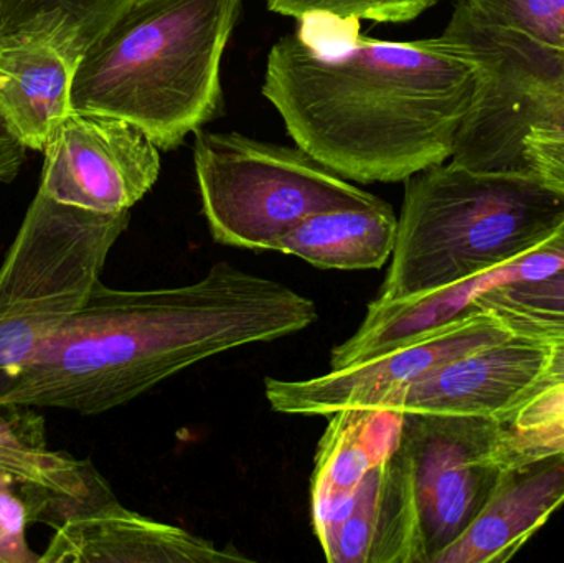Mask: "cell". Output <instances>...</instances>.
<instances>
[{
  "instance_id": "obj_16",
  "label": "cell",
  "mask_w": 564,
  "mask_h": 563,
  "mask_svg": "<svg viewBox=\"0 0 564 563\" xmlns=\"http://www.w3.org/2000/svg\"><path fill=\"white\" fill-rule=\"evenodd\" d=\"M564 502V453L502 469L476 521L434 563L509 562Z\"/></svg>"
},
{
  "instance_id": "obj_24",
  "label": "cell",
  "mask_w": 564,
  "mask_h": 563,
  "mask_svg": "<svg viewBox=\"0 0 564 563\" xmlns=\"http://www.w3.org/2000/svg\"><path fill=\"white\" fill-rule=\"evenodd\" d=\"M564 228V224H563ZM474 306L490 313L564 314V268L542 280L519 281L482 294Z\"/></svg>"
},
{
  "instance_id": "obj_14",
  "label": "cell",
  "mask_w": 564,
  "mask_h": 563,
  "mask_svg": "<svg viewBox=\"0 0 564 563\" xmlns=\"http://www.w3.org/2000/svg\"><path fill=\"white\" fill-rule=\"evenodd\" d=\"M317 539L332 563H424L410 465L400 445L371 468L344 515Z\"/></svg>"
},
{
  "instance_id": "obj_11",
  "label": "cell",
  "mask_w": 564,
  "mask_h": 563,
  "mask_svg": "<svg viewBox=\"0 0 564 563\" xmlns=\"http://www.w3.org/2000/svg\"><path fill=\"white\" fill-rule=\"evenodd\" d=\"M549 356L550 343L512 334L387 393L371 409L484 416L502 423L532 389Z\"/></svg>"
},
{
  "instance_id": "obj_1",
  "label": "cell",
  "mask_w": 564,
  "mask_h": 563,
  "mask_svg": "<svg viewBox=\"0 0 564 563\" xmlns=\"http://www.w3.org/2000/svg\"><path fill=\"white\" fill-rule=\"evenodd\" d=\"M489 72L449 36L387 42L301 25L268 53L263 95L292 141L347 181L406 182L449 161Z\"/></svg>"
},
{
  "instance_id": "obj_26",
  "label": "cell",
  "mask_w": 564,
  "mask_h": 563,
  "mask_svg": "<svg viewBox=\"0 0 564 563\" xmlns=\"http://www.w3.org/2000/svg\"><path fill=\"white\" fill-rule=\"evenodd\" d=\"M523 159L529 171L564 194L563 136L527 134L523 138Z\"/></svg>"
},
{
  "instance_id": "obj_19",
  "label": "cell",
  "mask_w": 564,
  "mask_h": 563,
  "mask_svg": "<svg viewBox=\"0 0 564 563\" xmlns=\"http://www.w3.org/2000/svg\"><path fill=\"white\" fill-rule=\"evenodd\" d=\"M398 217L384 201L318 212L292 228L276 251L324 270H380L394 251Z\"/></svg>"
},
{
  "instance_id": "obj_9",
  "label": "cell",
  "mask_w": 564,
  "mask_h": 563,
  "mask_svg": "<svg viewBox=\"0 0 564 563\" xmlns=\"http://www.w3.org/2000/svg\"><path fill=\"white\" fill-rule=\"evenodd\" d=\"M512 334L499 316L477 310L397 349L325 376L305 380L268 377L264 390L271 409L285 415L328 416L338 410L371 409L387 393Z\"/></svg>"
},
{
  "instance_id": "obj_27",
  "label": "cell",
  "mask_w": 564,
  "mask_h": 563,
  "mask_svg": "<svg viewBox=\"0 0 564 563\" xmlns=\"http://www.w3.org/2000/svg\"><path fill=\"white\" fill-rule=\"evenodd\" d=\"M494 314L499 316L513 334L545 340V343L564 340V314L509 313V311Z\"/></svg>"
},
{
  "instance_id": "obj_21",
  "label": "cell",
  "mask_w": 564,
  "mask_h": 563,
  "mask_svg": "<svg viewBox=\"0 0 564 563\" xmlns=\"http://www.w3.org/2000/svg\"><path fill=\"white\" fill-rule=\"evenodd\" d=\"M129 2L131 0H0V36L48 33L85 55Z\"/></svg>"
},
{
  "instance_id": "obj_28",
  "label": "cell",
  "mask_w": 564,
  "mask_h": 563,
  "mask_svg": "<svg viewBox=\"0 0 564 563\" xmlns=\"http://www.w3.org/2000/svg\"><path fill=\"white\" fill-rule=\"evenodd\" d=\"M29 149L12 134L0 115V182L10 184L15 181L26 159Z\"/></svg>"
},
{
  "instance_id": "obj_7",
  "label": "cell",
  "mask_w": 564,
  "mask_h": 563,
  "mask_svg": "<svg viewBox=\"0 0 564 563\" xmlns=\"http://www.w3.org/2000/svg\"><path fill=\"white\" fill-rule=\"evenodd\" d=\"M496 419L403 413L400 448L410 465L424 563L453 545L476 521L502 475Z\"/></svg>"
},
{
  "instance_id": "obj_29",
  "label": "cell",
  "mask_w": 564,
  "mask_h": 563,
  "mask_svg": "<svg viewBox=\"0 0 564 563\" xmlns=\"http://www.w3.org/2000/svg\"><path fill=\"white\" fill-rule=\"evenodd\" d=\"M558 386H564V340L550 343L549 360H546L545 367H543L542 373H540L539 379L533 383L532 389L523 397L520 405H523L527 400L539 396V393L546 392V390ZM519 407H517V409H519ZM516 410H513V412H516ZM512 413H510V415H512ZM509 416H507V419H509ZM506 420H503V422H506Z\"/></svg>"
},
{
  "instance_id": "obj_18",
  "label": "cell",
  "mask_w": 564,
  "mask_h": 563,
  "mask_svg": "<svg viewBox=\"0 0 564 563\" xmlns=\"http://www.w3.org/2000/svg\"><path fill=\"white\" fill-rule=\"evenodd\" d=\"M328 419L312 475V519L317 535L344 515L371 468L398 448L403 413L345 409Z\"/></svg>"
},
{
  "instance_id": "obj_4",
  "label": "cell",
  "mask_w": 564,
  "mask_h": 563,
  "mask_svg": "<svg viewBox=\"0 0 564 563\" xmlns=\"http://www.w3.org/2000/svg\"><path fill=\"white\" fill-rule=\"evenodd\" d=\"M564 224V194L532 171L443 162L408 178L377 300L443 290L542 247Z\"/></svg>"
},
{
  "instance_id": "obj_13",
  "label": "cell",
  "mask_w": 564,
  "mask_h": 563,
  "mask_svg": "<svg viewBox=\"0 0 564 563\" xmlns=\"http://www.w3.org/2000/svg\"><path fill=\"white\" fill-rule=\"evenodd\" d=\"M40 562L221 563L251 559L237 549L218 548L178 526L129 511L116 498L56 528Z\"/></svg>"
},
{
  "instance_id": "obj_5",
  "label": "cell",
  "mask_w": 564,
  "mask_h": 563,
  "mask_svg": "<svg viewBox=\"0 0 564 563\" xmlns=\"http://www.w3.org/2000/svg\"><path fill=\"white\" fill-rule=\"evenodd\" d=\"M131 210H86L36 191L0 264V373L22 372L101 281Z\"/></svg>"
},
{
  "instance_id": "obj_30",
  "label": "cell",
  "mask_w": 564,
  "mask_h": 563,
  "mask_svg": "<svg viewBox=\"0 0 564 563\" xmlns=\"http://www.w3.org/2000/svg\"><path fill=\"white\" fill-rule=\"evenodd\" d=\"M564 453V435L558 439L549 440V442L539 443V445L529 446V448L519 450L500 462L502 468L507 466L522 465V463L532 462V459L542 458V456L558 455Z\"/></svg>"
},
{
  "instance_id": "obj_8",
  "label": "cell",
  "mask_w": 564,
  "mask_h": 563,
  "mask_svg": "<svg viewBox=\"0 0 564 563\" xmlns=\"http://www.w3.org/2000/svg\"><path fill=\"white\" fill-rule=\"evenodd\" d=\"M161 149L115 116L73 109L43 149L40 191L86 210L118 214L141 202L161 174Z\"/></svg>"
},
{
  "instance_id": "obj_3",
  "label": "cell",
  "mask_w": 564,
  "mask_h": 563,
  "mask_svg": "<svg viewBox=\"0 0 564 563\" xmlns=\"http://www.w3.org/2000/svg\"><path fill=\"white\" fill-rule=\"evenodd\" d=\"M243 0H131L86 50L75 111L138 126L174 151L224 109L221 59Z\"/></svg>"
},
{
  "instance_id": "obj_10",
  "label": "cell",
  "mask_w": 564,
  "mask_h": 563,
  "mask_svg": "<svg viewBox=\"0 0 564 563\" xmlns=\"http://www.w3.org/2000/svg\"><path fill=\"white\" fill-rule=\"evenodd\" d=\"M480 59L489 79L449 161L474 171H529L523 159L527 134L564 138V58Z\"/></svg>"
},
{
  "instance_id": "obj_25",
  "label": "cell",
  "mask_w": 564,
  "mask_h": 563,
  "mask_svg": "<svg viewBox=\"0 0 564 563\" xmlns=\"http://www.w3.org/2000/svg\"><path fill=\"white\" fill-rule=\"evenodd\" d=\"M39 502L23 486L0 492V563H39L26 544V526L36 521Z\"/></svg>"
},
{
  "instance_id": "obj_17",
  "label": "cell",
  "mask_w": 564,
  "mask_h": 563,
  "mask_svg": "<svg viewBox=\"0 0 564 563\" xmlns=\"http://www.w3.org/2000/svg\"><path fill=\"white\" fill-rule=\"evenodd\" d=\"M0 469L32 489L43 505V524L59 528L79 512L116 499L89 459L46 446L43 420L29 407L0 405Z\"/></svg>"
},
{
  "instance_id": "obj_2",
  "label": "cell",
  "mask_w": 564,
  "mask_h": 563,
  "mask_svg": "<svg viewBox=\"0 0 564 563\" xmlns=\"http://www.w3.org/2000/svg\"><path fill=\"white\" fill-rule=\"evenodd\" d=\"M314 301L220 261L184 286L116 290L99 281L85 306L0 389V405L101 415L175 373L317 323Z\"/></svg>"
},
{
  "instance_id": "obj_23",
  "label": "cell",
  "mask_w": 564,
  "mask_h": 563,
  "mask_svg": "<svg viewBox=\"0 0 564 563\" xmlns=\"http://www.w3.org/2000/svg\"><path fill=\"white\" fill-rule=\"evenodd\" d=\"M564 435V386L553 387L520 405L502 422L496 462L519 450Z\"/></svg>"
},
{
  "instance_id": "obj_22",
  "label": "cell",
  "mask_w": 564,
  "mask_h": 563,
  "mask_svg": "<svg viewBox=\"0 0 564 563\" xmlns=\"http://www.w3.org/2000/svg\"><path fill=\"white\" fill-rule=\"evenodd\" d=\"M271 12L292 19H325L354 23L360 20L401 23L416 19L440 0H264Z\"/></svg>"
},
{
  "instance_id": "obj_6",
  "label": "cell",
  "mask_w": 564,
  "mask_h": 563,
  "mask_svg": "<svg viewBox=\"0 0 564 563\" xmlns=\"http://www.w3.org/2000/svg\"><path fill=\"white\" fill-rule=\"evenodd\" d=\"M195 177L212 237L225 247L273 250L305 218L381 201L301 148L238 132L198 131Z\"/></svg>"
},
{
  "instance_id": "obj_20",
  "label": "cell",
  "mask_w": 564,
  "mask_h": 563,
  "mask_svg": "<svg viewBox=\"0 0 564 563\" xmlns=\"http://www.w3.org/2000/svg\"><path fill=\"white\" fill-rule=\"evenodd\" d=\"M443 35L479 55L564 58V0H456Z\"/></svg>"
},
{
  "instance_id": "obj_15",
  "label": "cell",
  "mask_w": 564,
  "mask_h": 563,
  "mask_svg": "<svg viewBox=\"0 0 564 563\" xmlns=\"http://www.w3.org/2000/svg\"><path fill=\"white\" fill-rule=\"evenodd\" d=\"M83 53L48 33L0 36V115L29 151H43L73 111Z\"/></svg>"
},
{
  "instance_id": "obj_31",
  "label": "cell",
  "mask_w": 564,
  "mask_h": 563,
  "mask_svg": "<svg viewBox=\"0 0 564 563\" xmlns=\"http://www.w3.org/2000/svg\"><path fill=\"white\" fill-rule=\"evenodd\" d=\"M13 486H23L22 483L19 481V479L13 478L12 475H9V473L2 472L0 469V492L3 491V489L7 488H13ZM23 488H26V486H23ZM29 489V491H32V489ZM33 492V491H32ZM35 495V492H33ZM36 502H39V512H36V522H43V518H45V505H43L42 499L39 498V496L35 495Z\"/></svg>"
},
{
  "instance_id": "obj_12",
  "label": "cell",
  "mask_w": 564,
  "mask_h": 563,
  "mask_svg": "<svg viewBox=\"0 0 564 563\" xmlns=\"http://www.w3.org/2000/svg\"><path fill=\"white\" fill-rule=\"evenodd\" d=\"M563 268L562 251L543 243L519 260L443 290L391 301L375 297L368 304L367 314L358 329L332 350L330 370L397 349L416 337L467 316L477 311L474 306L476 301L496 288L519 281L542 280Z\"/></svg>"
}]
</instances>
